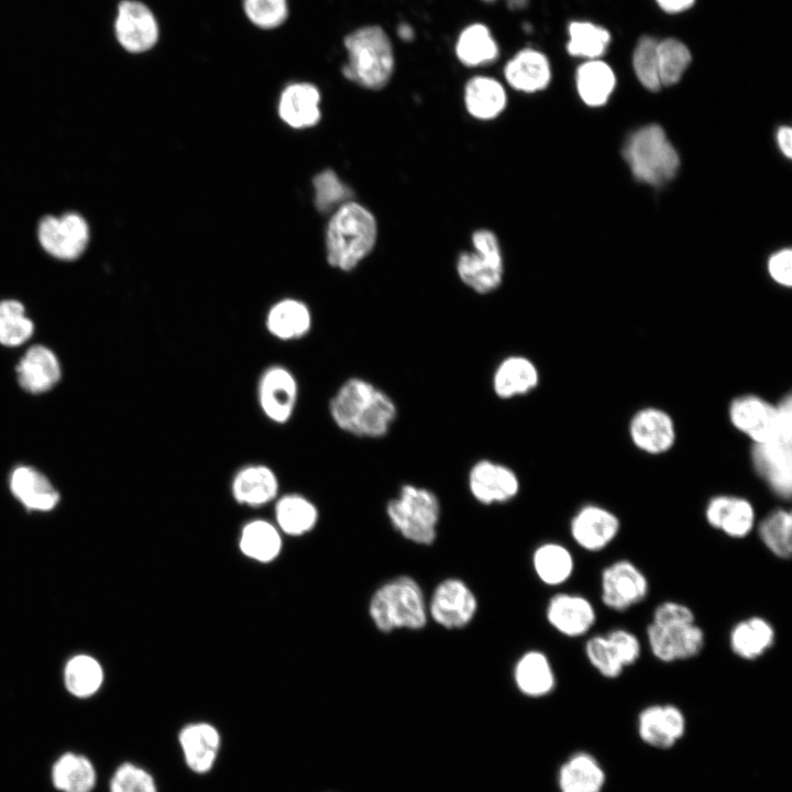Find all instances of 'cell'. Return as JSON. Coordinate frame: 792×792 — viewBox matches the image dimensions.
Masks as SVG:
<instances>
[{"label": "cell", "instance_id": "6da1fadb", "mask_svg": "<svg viewBox=\"0 0 792 792\" xmlns=\"http://www.w3.org/2000/svg\"><path fill=\"white\" fill-rule=\"evenodd\" d=\"M329 413L341 430L355 437L375 439L389 431L397 408L384 391L364 378L351 377L331 398Z\"/></svg>", "mask_w": 792, "mask_h": 792}, {"label": "cell", "instance_id": "7a4b0ae2", "mask_svg": "<svg viewBox=\"0 0 792 792\" xmlns=\"http://www.w3.org/2000/svg\"><path fill=\"white\" fill-rule=\"evenodd\" d=\"M376 240L374 215L363 205L349 200L333 211L327 224V261L340 271H352L372 252Z\"/></svg>", "mask_w": 792, "mask_h": 792}, {"label": "cell", "instance_id": "3957f363", "mask_svg": "<svg viewBox=\"0 0 792 792\" xmlns=\"http://www.w3.org/2000/svg\"><path fill=\"white\" fill-rule=\"evenodd\" d=\"M349 61L343 66L345 78L358 85L378 90L389 80L394 56L389 38L380 26H366L344 40Z\"/></svg>", "mask_w": 792, "mask_h": 792}, {"label": "cell", "instance_id": "277c9868", "mask_svg": "<svg viewBox=\"0 0 792 792\" xmlns=\"http://www.w3.org/2000/svg\"><path fill=\"white\" fill-rule=\"evenodd\" d=\"M370 616L383 632L394 629H420L427 623V608L422 591L409 576H397L373 594Z\"/></svg>", "mask_w": 792, "mask_h": 792}, {"label": "cell", "instance_id": "5b68a950", "mask_svg": "<svg viewBox=\"0 0 792 792\" xmlns=\"http://www.w3.org/2000/svg\"><path fill=\"white\" fill-rule=\"evenodd\" d=\"M624 158L641 183L659 186L669 182L679 168V155L661 127L647 125L627 140Z\"/></svg>", "mask_w": 792, "mask_h": 792}, {"label": "cell", "instance_id": "8992f818", "mask_svg": "<svg viewBox=\"0 0 792 792\" xmlns=\"http://www.w3.org/2000/svg\"><path fill=\"white\" fill-rule=\"evenodd\" d=\"M386 514L404 538L418 544L435 541L440 503L431 491L411 484L403 485L398 496L387 503Z\"/></svg>", "mask_w": 792, "mask_h": 792}, {"label": "cell", "instance_id": "52a82bcc", "mask_svg": "<svg viewBox=\"0 0 792 792\" xmlns=\"http://www.w3.org/2000/svg\"><path fill=\"white\" fill-rule=\"evenodd\" d=\"M473 251L460 253L457 262L459 278L479 294L497 289L503 282L504 262L496 234L480 229L472 234Z\"/></svg>", "mask_w": 792, "mask_h": 792}, {"label": "cell", "instance_id": "ba28073f", "mask_svg": "<svg viewBox=\"0 0 792 792\" xmlns=\"http://www.w3.org/2000/svg\"><path fill=\"white\" fill-rule=\"evenodd\" d=\"M90 230L86 219L77 212L46 216L37 226V240L51 256L62 261L77 260L87 249Z\"/></svg>", "mask_w": 792, "mask_h": 792}, {"label": "cell", "instance_id": "9c48e42d", "mask_svg": "<svg viewBox=\"0 0 792 792\" xmlns=\"http://www.w3.org/2000/svg\"><path fill=\"white\" fill-rule=\"evenodd\" d=\"M751 460L771 491L789 499L792 492V431L780 430L771 440L754 444Z\"/></svg>", "mask_w": 792, "mask_h": 792}, {"label": "cell", "instance_id": "30bf717a", "mask_svg": "<svg viewBox=\"0 0 792 792\" xmlns=\"http://www.w3.org/2000/svg\"><path fill=\"white\" fill-rule=\"evenodd\" d=\"M648 593L647 576L629 560H616L602 571L601 600L612 610L625 612L641 603Z\"/></svg>", "mask_w": 792, "mask_h": 792}, {"label": "cell", "instance_id": "8fae6325", "mask_svg": "<svg viewBox=\"0 0 792 792\" xmlns=\"http://www.w3.org/2000/svg\"><path fill=\"white\" fill-rule=\"evenodd\" d=\"M732 425L747 436L754 444L765 443L774 438L780 429L783 406L780 402L772 405L756 395H744L729 405Z\"/></svg>", "mask_w": 792, "mask_h": 792}, {"label": "cell", "instance_id": "7c38bea8", "mask_svg": "<svg viewBox=\"0 0 792 792\" xmlns=\"http://www.w3.org/2000/svg\"><path fill=\"white\" fill-rule=\"evenodd\" d=\"M646 637L653 657L664 663L695 658L705 646V632L696 623L669 627L650 623Z\"/></svg>", "mask_w": 792, "mask_h": 792}, {"label": "cell", "instance_id": "4fadbf2b", "mask_svg": "<svg viewBox=\"0 0 792 792\" xmlns=\"http://www.w3.org/2000/svg\"><path fill=\"white\" fill-rule=\"evenodd\" d=\"M297 398L298 384L288 369L271 365L263 371L257 383V402L267 419L286 424L294 414Z\"/></svg>", "mask_w": 792, "mask_h": 792}, {"label": "cell", "instance_id": "5bb4252c", "mask_svg": "<svg viewBox=\"0 0 792 792\" xmlns=\"http://www.w3.org/2000/svg\"><path fill=\"white\" fill-rule=\"evenodd\" d=\"M114 34L119 44L130 53L151 50L158 40V24L144 3L122 0L118 6Z\"/></svg>", "mask_w": 792, "mask_h": 792}, {"label": "cell", "instance_id": "9a60e30c", "mask_svg": "<svg viewBox=\"0 0 792 792\" xmlns=\"http://www.w3.org/2000/svg\"><path fill=\"white\" fill-rule=\"evenodd\" d=\"M477 608L476 597L471 588L459 579H447L435 590L429 605L433 620L448 629L466 626Z\"/></svg>", "mask_w": 792, "mask_h": 792}, {"label": "cell", "instance_id": "2e32d148", "mask_svg": "<svg viewBox=\"0 0 792 792\" xmlns=\"http://www.w3.org/2000/svg\"><path fill=\"white\" fill-rule=\"evenodd\" d=\"M619 530L620 520L616 514L595 504L582 506L570 524L573 540L588 552L606 549L617 538Z\"/></svg>", "mask_w": 792, "mask_h": 792}, {"label": "cell", "instance_id": "e0dca14e", "mask_svg": "<svg viewBox=\"0 0 792 792\" xmlns=\"http://www.w3.org/2000/svg\"><path fill=\"white\" fill-rule=\"evenodd\" d=\"M468 483L472 496L484 505L508 502L519 491L517 474L510 468L492 460H480L473 464Z\"/></svg>", "mask_w": 792, "mask_h": 792}, {"label": "cell", "instance_id": "ac0fdd59", "mask_svg": "<svg viewBox=\"0 0 792 792\" xmlns=\"http://www.w3.org/2000/svg\"><path fill=\"white\" fill-rule=\"evenodd\" d=\"M639 737L654 748H670L683 737L686 719L683 712L673 704H651L638 715Z\"/></svg>", "mask_w": 792, "mask_h": 792}, {"label": "cell", "instance_id": "d6986e66", "mask_svg": "<svg viewBox=\"0 0 792 792\" xmlns=\"http://www.w3.org/2000/svg\"><path fill=\"white\" fill-rule=\"evenodd\" d=\"M707 524L734 539H743L756 527L754 505L744 497L735 495H716L705 506Z\"/></svg>", "mask_w": 792, "mask_h": 792}, {"label": "cell", "instance_id": "ffe728a7", "mask_svg": "<svg viewBox=\"0 0 792 792\" xmlns=\"http://www.w3.org/2000/svg\"><path fill=\"white\" fill-rule=\"evenodd\" d=\"M632 443L648 454L668 452L675 442V427L671 416L656 407L638 410L629 422Z\"/></svg>", "mask_w": 792, "mask_h": 792}, {"label": "cell", "instance_id": "44dd1931", "mask_svg": "<svg viewBox=\"0 0 792 792\" xmlns=\"http://www.w3.org/2000/svg\"><path fill=\"white\" fill-rule=\"evenodd\" d=\"M546 615L558 632L570 638L586 635L596 623L594 605L579 594L559 593L552 596Z\"/></svg>", "mask_w": 792, "mask_h": 792}, {"label": "cell", "instance_id": "7402d4cb", "mask_svg": "<svg viewBox=\"0 0 792 792\" xmlns=\"http://www.w3.org/2000/svg\"><path fill=\"white\" fill-rule=\"evenodd\" d=\"M178 743L186 766L195 773H208L215 766L221 747L218 729L209 723L188 724L178 734Z\"/></svg>", "mask_w": 792, "mask_h": 792}, {"label": "cell", "instance_id": "603a6c76", "mask_svg": "<svg viewBox=\"0 0 792 792\" xmlns=\"http://www.w3.org/2000/svg\"><path fill=\"white\" fill-rule=\"evenodd\" d=\"M320 94L309 82H294L282 92L278 101L279 118L290 128L307 129L316 125L321 112Z\"/></svg>", "mask_w": 792, "mask_h": 792}, {"label": "cell", "instance_id": "cb8c5ba5", "mask_svg": "<svg viewBox=\"0 0 792 792\" xmlns=\"http://www.w3.org/2000/svg\"><path fill=\"white\" fill-rule=\"evenodd\" d=\"M9 484L13 496L28 510H52L61 498L48 479L31 466H16L11 472Z\"/></svg>", "mask_w": 792, "mask_h": 792}, {"label": "cell", "instance_id": "d4e9b609", "mask_svg": "<svg viewBox=\"0 0 792 792\" xmlns=\"http://www.w3.org/2000/svg\"><path fill=\"white\" fill-rule=\"evenodd\" d=\"M728 642L732 652L738 658L757 660L773 647L776 629L767 618L750 616L732 627Z\"/></svg>", "mask_w": 792, "mask_h": 792}, {"label": "cell", "instance_id": "484cf974", "mask_svg": "<svg viewBox=\"0 0 792 792\" xmlns=\"http://www.w3.org/2000/svg\"><path fill=\"white\" fill-rule=\"evenodd\" d=\"M18 381L32 394L50 391L61 378V365L54 352L44 345L30 348L16 366Z\"/></svg>", "mask_w": 792, "mask_h": 792}, {"label": "cell", "instance_id": "4316f807", "mask_svg": "<svg viewBox=\"0 0 792 792\" xmlns=\"http://www.w3.org/2000/svg\"><path fill=\"white\" fill-rule=\"evenodd\" d=\"M231 492L239 504L258 507L276 497L278 480L271 468L263 464H249L234 474Z\"/></svg>", "mask_w": 792, "mask_h": 792}, {"label": "cell", "instance_id": "83f0119b", "mask_svg": "<svg viewBox=\"0 0 792 792\" xmlns=\"http://www.w3.org/2000/svg\"><path fill=\"white\" fill-rule=\"evenodd\" d=\"M539 383L536 364L522 355H509L495 369L493 389L502 399H510L529 394Z\"/></svg>", "mask_w": 792, "mask_h": 792}, {"label": "cell", "instance_id": "f1b7e54d", "mask_svg": "<svg viewBox=\"0 0 792 792\" xmlns=\"http://www.w3.org/2000/svg\"><path fill=\"white\" fill-rule=\"evenodd\" d=\"M50 777L53 787L59 792H92L98 779L92 761L74 751H66L56 758Z\"/></svg>", "mask_w": 792, "mask_h": 792}, {"label": "cell", "instance_id": "f546056e", "mask_svg": "<svg viewBox=\"0 0 792 792\" xmlns=\"http://www.w3.org/2000/svg\"><path fill=\"white\" fill-rule=\"evenodd\" d=\"M311 322L308 306L294 298H285L275 302L268 309L265 319L267 331L282 341L301 339L309 333Z\"/></svg>", "mask_w": 792, "mask_h": 792}, {"label": "cell", "instance_id": "4dcf8cb0", "mask_svg": "<svg viewBox=\"0 0 792 792\" xmlns=\"http://www.w3.org/2000/svg\"><path fill=\"white\" fill-rule=\"evenodd\" d=\"M504 75L514 89L531 94L548 86L551 69L542 53L526 48L507 63Z\"/></svg>", "mask_w": 792, "mask_h": 792}, {"label": "cell", "instance_id": "1f68e13d", "mask_svg": "<svg viewBox=\"0 0 792 792\" xmlns=\"http://www.w3.org/2000/svg\"><path fill=\"white\" fill-rule=\"evenodd\" d=\"M558 784L561 792H601L605 772L592 755L576 752L560 767Z\"/></svg>", "mask_w": 792, "mask_h": 792}, {"label": "cell", "instance_id": "d6a6232c", "mask_svg": "<svg viewBox=\"0 0 792 792\" xmlns=\"http://www.w3.org/2000/svg\"><path fill=\"white\" fill-rule=\"evenodd\" d=\"M464 102L468 112L473 118L488 121L504 111L507 96L499 81L494 78L479 76L466 84Z\"/></svg>", "mask_w": 792, "mask_h": 792}, {"label": "cell", "instance_id": "836d02e7", "mask_svg": "<svg viewBox=\"0 0 792 792\" xmlns=\"http://www.w3.org/2000/svg\"><path fill=\"white\" fill-rule=\"evenodd\" d=\"M514 678L519 691L532 697L548 695L556 686L552 666L540 651L526 652L515 667Z\"/></svg>", "mask_w": 792, "mask_h": 792}, {"label": "cell", "instance_id": "e575fe53", "mask_svg": "<svg viewBox=\"0 0 792 792\" xmlns=\"http://www.w3.org/2000/svg\"><path fill=\"white\" fill-rule=\"evenodd\" d=\"M575 81L583 102L591 107H598L604 105L612 95L616 77L608 64L601 59H591L578 68Z\"/></svg>", "mask_w": 792, "mask_h": 792}, {"label": "cell", "instance_id": "d590c367", "mask_svg": "<svg viewBox=\"0 0 792 792\" xmlns=\"http://www.w3.org/2000/svg\"><path fill=\"white\" fill-rule=\"evenodd\" d=\"M532 565L538 578L544 584L557 586L565 583L572 576L574 559L564 546L547 542L536 549Z\"/></svg>", "mask_w": 792, "mask_h": 792}, {"label": "cell", "instance_id": "8d00e7d4", "mask_svg": "<svg viewBox=\"0 0 792 792\" xmlns=\"http://www.w3.org/2000/svg\"><path fill=\"white\" fill-rule=\"evenodd\" d=\"M280 548V535L271 522L256 519L243 527L240 549L246 557L260 562H268L278 556Z\"/></svg>", "mask_w": 792, "mask_h": 792}, {"label": "cell", "instance_id": "74e56055", "mask_svg": "<svg viewBox=\"0 0 792 792\" xmlns=\"http://www.w3.org/2000/svg\"><path fill=\"white\" fill-rule=\"evenodd\" d=\"M275 517L278 527L285 534L299 536L314 528L318 519V510L304 496L288 494L276 503Z\"/></svg>", "mask_w": 792, "mask_h": 792}, {"label": "cell", "instance_id": "f35d334b", "mask_svg": "<svg viewBox=\"0 0 792 792\" xmlns=\"http://www.w3.org/2000/svg\"><path fill=\"white\" fill-rule=\"evenodd\" d=\"M64 682L67 691L79 698H87L98 692L103 682V671L99 662L87 654H78L68 660L64 669Z\"/></svg>", "mask_w": 792, "mask_h": 792}, {"label": "cell", "instance_id": "ab89813d", "mask_svg": "<svg viewBox=\"0 0 792 792\" xmlns=\"http://www.w3.org/2000/svg\"><path fill=\"white\" fill-rule=\"evenodd\" d=\"M610 43L607 29L588 21H574L569 25L566 50L570 55L586 61L600 59Z\"/></svg>", "mask_w": 792, "mask_h": 792}, {"label": "cell", "instance_id": "60d3db41", "mask_svg": "<svg viewBox=\"0 0 792 792\" xmlns=\"http://www.w3.org/2000/svg\"><path fill=\"white\" fill-rule=\"evenodd\" d=\"M763 546L777 558L785 560L792 553V515L784 508L769 513L757 527Z\"/></svg>", "mask_w": 792, "mask_h": 792}, {"label": "cell", "instance_id": "b9f144b4", "mask_svg": "<svg viewBox=\"0 0 792 792\" xmlns=\"http://www.w3.org/2000/svg\"><path fill=\"white\" fill-rule=\"evenodd\" d=\"M457 55L463 64L477 66L494 61L498 55V48L486 26L474 24L460 35Z\"/></svg>", "mask_w": 792, "mask_h": 792}, {"label": "cell", "instance_id": "7bdbcfd3", "mask_svg": "<svg viewBox=\"0 0 792 792\" xmlns=\"http://www.w3.org/2000/svg\"><path fill=\"white\" fill-rule=\"evenodd\" d=\"M658 69L661 86L675 85L691 64L689 47L675 37L658 41Z\"/></svg>", "mask_w": 792, "mask_h": 792}, {"label": "cell", "instance_id": "ee69618b", "mask_svg": "<svg viewBox=\"0 0 792 792\" xmlns=\"http://www.w3.org/2000/svg\"><path fill=\"white\" fill-rule=\"evenodd\" d=\"M34 324L25 315L24 306L14 299L0 301V343L18 346L33 334Z\"/></svg>", "mask_w": 792, "mask_h": 792}, {"label": "cell", "instance_id": "f6af8a7d", "mask_svg": "<svg viewBox=\"0 0 792 792\" xmlns=\"http://www.w3.org/2000/svg\"><path fill=\"white\" fill-rule=\"evenodd\" d=\"M657 45V38L644 35L638 40L632 53L636 77L650 91H658L662 87L659 78Z\"/></svg>", "mask_w": 792, "mask_h": 792}, {"label": "cell", "instance_id": "bcb514c9", "mask_svg": "<svg viewBox=\"0 0 792 792\" xmlns=\"http://www.w3.org/2000/svg\"><path fill=\"white\" fill-rule=\"evenodd\" d=\"M584 651L590 664L602 676L617 679L623 674L625 667L606 635L590 637L585 642Z\"/></svg>", "mask_w": 792, "mask_h": 792}, {"label": "cell", "instance_id": "7dc6e473", "mask_svg": "<svg viewBox=\"0 0 792 792\" xmlns=\"http://www.w3.org/2000/svg\"><path fill=\"white\" fill-rule=\"evenodd\" d=\"M109 792H157V785L146 769L133 762H123L110 778Z\"/></svg>", "mask_w": 792, "mask_h": 792}, {"label": "cell", "instance_id": "c3c4849f", "mask_svg": "<svg viewBox=\"0 0 792 792\" xmlns=\"http://www.w3.org/2000/svg\"><path fill=\"white\" fill-rule=\"evenodd\" d=\"M314 187L316 195L315 201L321 211H328L334 206L338 208L342 204L351 200V189L346 187L331 169L318 174L314 178Z\"/></svg>", "mask_w": 792, "mask_h": 792}, {"label": "cell", "instance_id": "681fc988", "mask_svg": "<svg viewBox=\"0 0 792 792\" xmlns=\"http://www.w3.org/2000/svg\"><path fill=\"white\" fill-rule=\"evenodd\" d=\"M243 9L249 20L258 28L279 26L287 18V0H243Z\"/></svg>", "mask_w": 792, "mask_h": 792}, {"label": "cell", "instance_id": "f907efd6", "mask_svg": "<svg viewBox=\"0 0 792 792\" xmlns=\"http://www.w3.org/2000/svg\"><path fill=\"white\" fill-rule=\"evenodd\" d=\"M695 622L694 612L685 604L674 601H666L656 606L652 613L651 624L669 627L689 625Z\"/></svg>", "mask_w": 792, "mask_h": 792}, {"label": "cell", "instance_id": "816d5d0a", "mask_svg": "<svg viewBox=\"0 0 792 792\" xmlns=\"http://www.w3.org/2000/svg\"><path fill=\"white\" fill-rule=\"evenodd\" d=\"M615 648L625 668L635 664L641 654V645L638 637L624 628H615L605 634Z\"/></svg>", "mask_w": 792, "mask_h": 792}, {"label": "cell", "instance_id": "f5cc1de1", "mask_svg": "<svg viewBox=\"0 0 792 792\" xmlns=\"http://www.w3.org/2000/svg\"><path fill=\"white\" fill-rule=\"evenodd\" d=\"M768 271L772 279L790 287L792 284V252L784 249L773 254L768 262Z\"/></svg>", "mask_w": 792, "mask_h": 792}, {"label": "cell", "instance_id": "db71d44e", "mask_svg": "<svg viewBox=\"0 0 792 792\" xmlns=\"http://www.w3.org/2000/svg\"><path fill=\"white\" fill-rule=\"evenodd\" d=\"M659 8L669 13L678 14L692 8L695 0H654Z\"/></svg>", "mask_w": 792, "mask_h": 792}, {"label": "cell", "instance_id": "11a10c76", "mask_svg": "<svg viewBox=\"0 0 792 792\" xmlns=\"http://www.w3.org/2000/svg\"><path fill=\"white\" fill-rule=\"evenodd\" d=\"M777 141L781 152L790 158L792 155V130L789 127H781L777 133Z\"/></svg>", "mask_w": 792, "mask_h": 792}, {"label": "cell", "instance_id": "9f6ffc18", "mask_svg": "<svg viewBox=\"0 0 792 792\" xmlns=\"http://www.w3.org/2000/svg\"><path fill=\"white\" fill-rule=\"evenodd\" d=\"M398 35L405 40L409 41L414 37V31L413 29L407 24H400L398 28Z\"/></svg>", "mask_w": 792, "mask_h": 792}, {"label": "cell", "instance_id": "6f0895ef", "mask_svg": "<svg viewBox=\"0 0 792 792\" xmlns=\"http://www.w3.org/2000/svg\"><path fill=\"white\" fill-rule=\"evenodd\" d=\"M528 0H507V4L512 9L522 8L527 4Z\"/></svg>", "mask_w": 792, "mask_h": 792}, {"label": "cell", "instance_id": "680465c9", "mask_svg": "<svg viewBox=\"0 0 792 792\" xmlns=\"http://www.w3.org/2000/svg\"><path fill=\"white\" fill-rule=\"evenodd\" d=\"M484 1H494V0H484Z\"/></svg>", "mask_w": 792, "mask_h": 792}]
</instances>
